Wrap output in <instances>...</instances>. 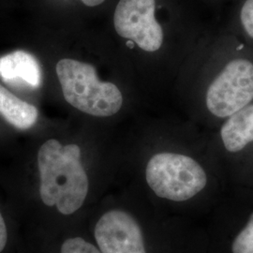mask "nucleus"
<instances>
[{"label": "nucleus", "mask_w": 253, "mask_h": 253, "mask_svg": "<svg viewBox=\"0 0 253 253\" xmlns=\"http://www.w3.org/2000/svg\"><path fill=\"white\" fill-rule=\"evenodd\" d=\"M8 241V232H7V227L5 220L3 218V216L0 212V253H2L7 245Z\"/></svg>", "instance_id": "obj_13"}, {"label": "nucleus", "mask_w": 253, "mask_h": 253, "mask_svg": "<svg viewBox=\"0 0 253 253\" xmlns=\"http://www.w3.org/2000/svg\"><path fill=\"white\" fill-rule=\"evenodd\" d=\"M94 235L101 253H146L141 227L124 210L114 209L103 214Z\"/></svg>", "instance_id": "obj_6"}, {"label": "nucleus", "mask_w": 253, "mask_h": 253, "mask_svg": "<svg viewBox=\"0 0 253 253\" xmlns=\"http://www.w3.org/2000/svg\"><path fill=\"white\" fill-rule=\"evenodd\" d=\"M149 188L160 198L184 202L204 190L208 176L195 160L182 154L154 155L145 169Z\"/></svg>", "instance_id": "obj_3"}, {"label": "nucleus", "mask_w": 253, "mask_h": 253, "mask_svg": "<svg viewBox=\"0 0 253 253\" xmlns=\"http://www.w3.org/2000/svg\"><path fill=\"white\" fill-rule=\"evenodd\" d=\"M241 22L245 30L253 38V0H247L241 9Z\"/></svg>", "instance_id": "obj_12"}, {"label": "nucleus", "mask_w": 253, "mask_h": 253, "mask_svg": "<svg viewBox=\"0 0 253 253\" xmlns=\"http://www.w3.org/2000/svg\"><path fill=\"white\" fill-rule=\"evenodd\" d=\"M253 100V64L235 59L212 82L207 93V106L218 118H229Z\"/></svg>", "instance_id": "obj_4"}, {"label": "nucleus", "mask_w": 253, "mask_h": 253, "mask_svg": "<svg viewBox=\"0 0 253 253\" xmlns=\"http://www.w3.org/2000/svg\"><path fill=\"white\" fill-rule=\"evenodd\" d=\"M220 135L229 152H238L253 142V104L237 111L227 119Z\"/></svg>", "instance_id": "obj_8"}, {"label": "nucleus", "mask_w": 253, "mask_h": 253, "mask_svg": "<svg viewBox=\"0 0 253 253\" xmlns=\"http://www.w3.org/2000/svg\"><path fill=\"white\" fill-rule=\"evenodd\" d=\"M60 253H101L94 245L81 237H72L64 241Z\"/></svg>", "instance_id": "obj_11"}, {"label": "nucleus", "mask_w": 253, "mask_h": 253, "mask_svg": "<svg viewBox=\"0 0 253 253\" xmlns=\"http://www.w3.org/2000/svg\"><path fill=\"white\" fill-rule=\"evenodd\" d=\"M0 115L10 125L27 129L35 125L39 113L35 106L20 100L0 84Z\"/></svg>", "instance_id": "obj_9"}, {"label": "nucleus", "mask_w": 253, "mask_h": 253, "mask_svg": "<svg viewBox=\"0 0 253 253\" xmlns=\"http://www.w3.org/2000/svg\"><path fill=\"white\" fill-rule=\"evenodd\" d=\"M38 166L42 203L50 208L55 207L65 216L78 211L89 190L80 147L74 144L62 145L57 140L50 139L38 152Z\"/></svg>", "instance_id": "obj_1"}, {"label": "nucleus", "mask_w": 253, "mask_h": 253, "mask_svg": "<svg viewBox=\"0 0 253 253\" xmlns=\"http://www.w3.org/2000/svg\"><path fill=\"white\" fill-rule=\"evenodd\" d=\"M155 0H120L114 14L118 35L132 41L146 52L160 50L164 34L155 17Z\"/></svg>", "instance_id": "obj_5"}, {"label": "nucleus", "mask_w": 253, "mask_h": 253, "mask_svg": "<svg viewBox=\"0 0 253 253\" xmlns=\"http://www.w3.org/2000/svg\"><path fill=\"white\" fill-rule=\"evenodd\" d=\"M233 253H253V213L247 225L236 235L232 245Z\"/></svg>", "instance_id": "obj_10"}, {"label": "nucleus", "mask_w": 253, "mask_h": 253, "mask_svg": "<svg viewBox=\"0 0 253 253\" xmlns=\"http://www.w3.org/2000/svg\"><path fill=\"white\" fill-rule=\"evenodd\" d=\"M0 76L9 84H25L37 88L42 84V70L36 57L26 51H14L0 57Z\"/></svg>", "instance_id": "obj_7"}, {"label": "nucleus", "mask_w": 253, "mask_h": 253, "mask_svg": "<svg viewBox=\"0 0 253 253\" xmlns=\"http://www.w3.org/2000/svg\"><path fill=\"white\" fill-rule=\"evenodd\" d=\"M56 74L64 98L74 108L93 117H111L122 107L118 86L99 80L90 64L65 58L56 65Z\"/></svg>", "instance_id": "obj_2"}, {"label": "nucleus", "mask_w": 253, "mask_h": 253, "mask_svg": "<svg viewBox=\"0 0 253 253\" xmlns=\"http://www.w3.org/2000/svg\"><path fill=\"white\" fill-rule=\"evenodd\" d=\"M82 2L88 7H96L99 6L100 4H102L105 0H81Z\"/></svg>", "instance_id": "obj_14"}]
</instances>
